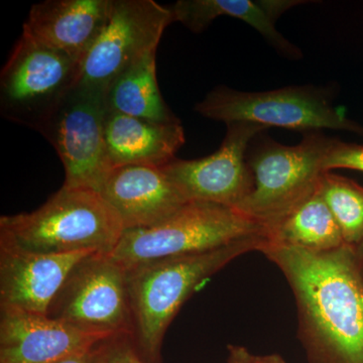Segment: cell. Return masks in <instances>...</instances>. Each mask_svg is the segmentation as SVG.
<instances>
[{
	"label": "cell",
	"mask_w": 363,
	"mask_h": 363,
	"mask_svg": "<svg viewBox=\"0 0 363 363\" xmlns=\"http://www.w3.org/2000/svg\"><path fill=\"white\" fill-rule=\"evenodd\" d=\"M260 252L291 286L309 363H363V262L357 248L315 252L267 242Z\"/></svg>",
	"instance_id": "6da1fadb"
},
{
	"label": "cell",
	"mask_w": 363,
	"mask_h": 363,
	"mask_svg": "<svg viewBox=\"0 0 363 363\" xmlns=\"http://www.w3.org/2000/svg\"><path fill=\"white\" fill-rule=\"evenodd\" d=\"M267 235L234 241L208 252L125 267L133 318L131 338L143 359L159 363L164 334L184 303L210 277L245 253L259 250Z\"/></svg>",
	"instance_id": "7a4b0ae2"
},
{
	"label": "cell",
	"mask_w": 363,
	"mask_h": 363,
	"mask_svg": "<svg viewBox=\"0 0 363 363\" xmlns=\"http://www.w3.org/2000/svg\"><path fill=\"white\" fill-rule=\"evenodd\" d=\"M123 231L99 193L65 186L35 211L0 217V240L33 252L109 255Z\"/></svg>",
	"instance_id": "3957f363"
},
{
	"label": "cell",
	"mask_w": 363,
	"mask_h": 363,
	"mask_svg": "<svg viewBox=\"0 0 363 363\" xmlns=\"http://www.w3.org/2000/svg\"><path fill=\"white\" fill-rule=\"evenodd\" d=\"M333 138L321 133H304L297 145H284L269 138L252 140L247 162L255 178L252 192L236 209L267 229L291 213L318 190L323 160Z\"/></svg>",
	"instance_id": "277c9868"
},
{
	"label": "cell",
	"mask_w": 363,
	"mask_h": 363,
	"mask_svg": "<svg viewBox=\"0 0 363 363\" xmlns=\"http://www.w3.org/2000/svg\"><path fill=\"white\" fill-rule=\"evenodd\" d=\"M267 229L235 208L190 201L156 225L124 230L109 255L124 267L215 250Z\"/></svg>",
	"instance_id": "5b68a950"
},
{
	"label": "cell",
	"mask_w": 363,
	"mask_h": 363,
	"mask_svg": "<svg viewBox=\"0 0 363 363\" xmlns=\"http://www.w3.org/2000/svg\"><path fill=\"white\" fill-rule=\"evenodd\" d=\"M195 111L213 121L252 123L264 128L304 133L345 130L363 136V126L333 106L327 93L312 86H289L262 92H243L219 86L196 104Z\"/></svg>",
	"instance_id": "8992f818"
},
{
	"label": "cell",
	"mask_w": 363,
	"mask_h": 363,
	"mask_svg": "<svg viewBox=\"0 0 363 363\" xmlns=\"http://www.w3.org/2000/svg\"><path fill=\"white\" fill-rule=\"evenodd\" d=\"M80 64L21 33L0 75V111L37 130L78 83Z\"/></svg>",
	"instance_id": "52a82bcc"
},
{
	"label": "cell",
	"mask_w": 363,
	"mask_h": 363,
	"mask_svg": "<svg viewBox=\"0 0 363 363\" xmlns=\"http://www.w3.org/2000/svg\"><path fill=\"white\" fill-rule=\"evenodd\" d=\"M106 92L76 84L37 131L56 152L69 188L99 192L112 169L106 140Z\"/></svg>",
	"instance_id": "ba28073f"
},
{
	"label": "cell",
	"mask_w": 363,
	"mask_h": 363,
	"mask_svg": "<svg viewBox=\"0 0 363 363\" xmlns=\"http://www.w3.org/2000/svg\"><path fill=\"white\" fill-rule=\"evenodd\" d=\"M47 316L106 337L131 335L125 267L107 253L87 255L72 269Z\"/></svg>",
	"instance_id": "9c48e42d"
},
{
	"label": "cell",
	"mask_w": 363,
	"mask_h": 363,
	"mask_svg": "<svg viewBox=\"0 0 363 363\" xmlns=\"http://www.w3.org/2000/svg\"><path fill=\"white\" fill-rule=\"evenodd\" d=\"M173 21L154 0H111L104 30L80 63L79 84L106 90L121 74L159 47Z\"/></svg>",
	"instance_id": "30bf717a"
},
{
	"label": "cell",
	"mask_w": 363,
	"mask_h": 363,
	"mask_svg": "<svg viewBox=\"0 0 363 363\" xmlns=\"http://www.w3.org/2000/svg\"><path fill=\"white\" fill-rule=\"evenodd\" d=\"M220 147L210 156L197 160L175 159L162 167L188 201L216 203L238 208L255 187L247 162L252 140L267 130L259 124H226Z\"/></svg>",
	"instance_id": "8fae6325"
},
{
	"label": "cell",
	"mask_w": 363,
	"mask_h": 363,
	"mask_svg": "<svg viewBox=\"0 0 363 363\" xmlns=\"http://www.w3.org/2000/svg\"><path fill=\"white\" fill-rule=\"evenodd\" d=\"M108 338L45 314L0 307V363H52Z\"/></svg>",
	"instance_id": "7c38bea8"
},
{
	"label": "cell",
	"mask_w": 363,
	"mask_h": 363,
	"mask_svg": "<svg viewBox=\"0 0 363 363\" xmlns=\"http://www.w3.org/2000/svg\"><path fill=\"white\" fill-rule=\"evenodd\" d=\"M93 252H33L0 240V307L47 315L72 269Z\"/></svg>",
	"instance_id": "4fadbf2b"
},
{
	"label": "cell",
	"mask_w": 363,
	"mask_h": 363,
	"mask_svg": "<svg viewBox=\"0 0 363 363\" xmlns=\"http://www.w3.org/2000/svg\"><path fill=\"white\" fill-rule=\"evenodd\" d=\"M98 193L124 230L156 225L190 202L162 167L143 164L112 169Z\"/></svg>",
	"instance_id": "5bb4252c"
},
{
	"label": "cell",
	"mask_w": 363,
	"mask_h": 363,
	"mask_svg": "<svg viewBox=\"0 0 363 363\" xmlns=\"http://www.w3.org/2000/svg\"><path fill=\"white\" fill-rule=\"evenodd\" d=\"M111 0H45L33 4L23 32L79 64L104 30Z\"/></svg>",
	"instance_id": "9a60e30c"
},
{
	"label": "cell",
	"mask_w": 363,
	"mask_h": 363,
	"mask_svg": "<svg viewBox=\"0 0 363 363\" xmlns=\"http://www.w3.org/2000/svg\"><path fill=\"white\" fill-rule=\"evenodd\" d=\"M105 140L112 168H117L164 167L175 159L186 138L181 123H156L107 109Z\"/></svg>",
	"instance_id": "2e32d148"
},
{
	"label": "cell",
	"mask_w": 363,
	"mask_h": 363,
	"mask_svg": "<svg viewBox=\"0 0 363 363\" xmlns=\"http://www.w3.org/2000/svg\"><path fill=\"white\" fill-rule=\"evenodd\" d=\"M298 0H179L169 6L173 21H179L191 32L206 30L219 16L245 21L257 30L281 54L298 59L302 52L276 28V21L291 7L305 4Z\"/></svg>",
	"instance_id": "e0dca14e"
},
{
	"label": "cell",
	"mask_w": 363,
	"mask_h": 363,
	"mask_svg": "<svg viewBox=\"0 0 363 363\" xmlns=\"http://www.w3.org/2000/svg\"><path fill=\"white\" fill-rule=\"evenodd\" d=\"M157 51L143 57L109 86L106 90L108 111L156 123H181L160 91Z\"/></svg>",
	"instance_id": "ac0fdd59"
},
{
	"label": "cell",
	"mask_w": 363,
	"mask_h": 363,
	"mask_svg": "<svg viewBox=\"0 0 363 363\" xmlns=\"http://www.w3.org/2000/svg\"><path fill=\"white\" fill-rule=\"evenodd\" d=\"M269 243L310 250L330 252L345 245L328 205L316 192L298 205L267 234Z\"/></svg>",
	"instance_id": "d6986e66"
},
{
	"label": "cell",
	"mask_w": 363,
	"mask_h": 363,
	"mask_svg": "<svg viewBox=\"0 0 363 363\" xmlns=\"http://www.w3.org/2000/svg\"><path fill=\"white\" fill-rule=\"evenodd\" d=\"M320 194L337 222L345 245L357 247L363 242V187L350 179L326 172L319 185Z\"/></svg>",
	"instance_id": "ffe728a7"
},
{
	"label": "cell",
	"mask_w": 363,
	"mask_h": 363,
	"mask_svg": "<svg viewBox=\"0 0 363 363\" xmlns=\"http://www.w3.org/2000/svg\"><path fill=\"white\" fill-rule=\"evenodd\" d=\"M323 169L325 172L335 169L363 172V145L333 138L323 160Z\"/></svg>",
	"instance_id": "44dd1931"
},
{
	"label": "cell",
	"mask_w": 363,
	"mask_h": 363,
	"mask_svg": "<svg viewBox=\"0 0 363 363\" xmlns=\"http://www.w3.org/2000/svg\"><path fill=\"white\" fill-rule=\"evenodd\" d=\"M97 363H149L135 347L131 335L121 334L104 341Z\"/></svg>",
	"instance_id": "7402d4cb"
},
{
	"label": "cell",
	"mask_w": 363,
	"mask_h": 363,
	"mask_svg": "<svg viewBox=\"0 0 363 363\" xmlns=\"http://www.w3.org/2000/svg\"><path fill=\"white\" fill-rule=\"evenodd\" d=\"M104 341L98 343L97 345L93 346L89 350L80 351V352L52 363H97Z\"/></svg>",
	"instance_id": "603a6c76"
},
{
	"label": "cell",
	"mask_w": 363,
	"mask_h": 363,
	"mask_svg": "<svg viewBox=\"0 0 363 363\" xmlns=\"http://www.w3.org/2000/svg\"><path fill=\"white\" fill-rule=\"evenodd\" d=\"M229 357L227 363H252L253 355L242 346L229 345Z\"/></svg>",
	"instance_id": "cb8c5ba5"
},
{
	"label": "cell",
	"mask_w": 363,
	"mask_h": 363,
	"mask_svg": "<svg viewBox=\"0 0 363 363\" xmlns=\"http://www.w3.org/2000/svg\"><path fill=\"white\" fill-rule=\"evenodd\" d=\"M252 363H286L283 357L279 354L264 355V357H255L253 355Z\"/></svg>",
	"instance_id": "d4e9b609"
},
{
	"label": "cell",
	"mask_w": 363,
	"mask_h": 363,
	"mask_svg": "<svg viewBox=\"0 0 363 363\" xmlns=\"http://www.w3.org/2000/svg\"><path fill=\"white\" fill-rule=\"evenodd\" d=\"M355 248H357L358 255H359L360 259H362V262H363V242L362 245H358V247Z\"/></svg>",
	"instance_id": "484cf974"
}]
</instances>
